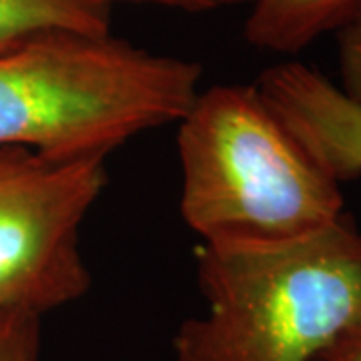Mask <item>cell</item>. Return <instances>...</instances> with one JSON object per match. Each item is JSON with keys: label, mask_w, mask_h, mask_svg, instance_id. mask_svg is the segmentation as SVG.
Returning a JSON list of instances; mask_svg holds the SVG:
<instances>
[{"label": "cell", "mask_w": 361, "mask_h": 361, "mask_svg": "<svg viewBox=\"0 0 361 361\" xmlns=\"http://www.w3.org/2000/svg\"><path fill=\"white\" fill-rule=\"evenodd\" d=\"M180 215L201 245L283 243L345 215L341 185L285 129L255 85L201 89L177 123Z\"/></svg>", "instance_id": "3957f363"}, {"label": "cell", "mask_w": 361, "mask_h": 361, "mask_svg": "<svg viewBox=\"0 0 361 361\" xmlns=\"http://www.w3.org/2000/svg\"><path fill=\"white\" fill-rule=\"evenodd\" d=\"M205 310L173 361H319L361 317V231L348 213L299 239L197 249Z\"/></svg>", "instance_id": "6da1fadb"}, {"label": "cell", "mask_w": 361, "mask_h": 361, "mask_svg": "<svg viewBox=\"0 0 361 361\" xmlns=\"http://www.w3.org/2000/svg\"><path fill=\"white\" fill-rule=\"evenodd\" d=\"M104 187L103 157L0 149V322L42 317L89 291L80 229Z\"/></svg>", "instance_id": "277c9868"}, {"label": "cell", "mask_w": 361, "mask_h": 361, "mask_svg": "<svg viewBox=\"0 0 361 361\" xmlns=\"http://www.w3.org/2000/svg\"><path fill=\"white\" fill-rule=\"evenodd\" d=\"M201 75L195 61L111 32L42 35L0 52V149L106 159L147 130L177 125Z\"/></svg>", "instance_id": "7a4b0ae2"}, {"label": "cell", "mask_w": 361, "mask_h": 361, "mask_svg": "<svg viewBox=\"0 0 361 361\" xmlns=\"http://www.w3.org/2000/svg\"><path fill=\"white\" fill-rule=\"evenodd\" d=\"M113 6L101 0H0V52L49 32H111Z\"/></svg>", "instance_id": "52a82bcc"}, {"label": "cell", "mask_w": 361, "mask_h": 361, "mask_svg": "<svg viewBox=\"0 0 361 361\" xmlns=\"http://www.w3.org/2000/svg\"><path fill=\"white\" fill-rule=\"evenodd\" d=\"M245 39L259 51L295 54L339 30L361 0H249Z\"/></svg>", "instance_id": "8992f818"}, {"label": "cell", "mask_w": 361, "mask_h": 361, "mask_svg": "<svg viewBox=\"0 0 361 361\" xmlns=\"http://www.w3.org/2000/svg\"><path fill=\"white\" fill-rule=\"evenodd\" d=\"M40 317L0 322V361H39Z\"/></svg>", "instance_id": "9c48e42d"}, {"label": "cell", "mask_w": 361, "mask_h": 361, "mask_svg": "<svg viewBox=\"0 0 361 361\" xmlns=\"http://www.w3.org/2000/svg\"><path fill=\"white\" fill-rule=\"evenodd\" d=\"M319 361H361V317L327 349Z\"/></svg>", "instance_id": "8fae6325"}, {"label": "cell", "mask_w": 361, "mask_h": 361, "mask_svg": "<svg viewBox=\"0 0 361 361\" xmlns=\"http://www.w3.org/2000/svg\"><path fill=\"white\" fill-rule=\"evenodd\" d=\"M104 4L113 6L115 2H135V4H153L161 8H173V11H183V13H215L223 8H231L237 4H243L247 0H101Z\"/></svg>", "instance_id": "30bf717a"}, {"label": "cell", "mask_w": 361, "mask_h": 361, "mask_svg": "<svg viewBox=\"0 0 361 361\" xmlns=\"http://www.w3.org/2000/svg\"><path fill=\"white\" fill-rule=\"evenodd\" d=\"M339 49V87L351 101L361 106V4L337 30Z\"/></svg>", "instance_id": "ba28073f"}, {"label": "cell", "mask_w": 361, "mask_h": 361, "mask_svg": "<svg viewBox=\"0 0 361 361\" xmlns=\"http://www.w3.org/2000/svg\"><path fill=\"white\" fill-rule=\"evenodd\" d=\"M255 87L307 155L336 179L361 177V106L339 85L303 63H279Z\"/></svg>", "instance_id": "5b68a950"}]
</instances>
